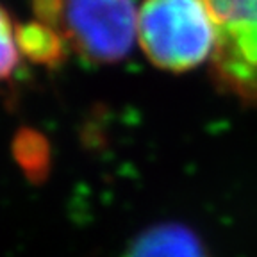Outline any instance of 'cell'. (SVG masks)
Segmentation results:
<instances>
[{"label": "cell", "mask_w": 257, "mask_h": 257, "mask_svg": "<svg viewBox=\"0 0 257 257\" xmlns=\"http://www.w3.org/2000/svg\"><path fill=\"white\" fill-rule=\"evenodd\" d=\"M216 27L211 56L214 86L241 104L257 105V0H204Z\"/></svg>", "instance_id": "obj_2"}, {"label": "cell", "mask_w": 257, "mask_h": 257, "mask_svg": "<svg viewBox=\"0 0 257 257\" xmlns=\"http://www.w3.org/2000/svg\"><path fill=\"white\" fill-rule=\"evenodd\" d=\"M31 4L36 20L52 25L54 29L63 32L64 0H31Z\"/></svg>", "instance_id": "obj_7"}, {"label": "cell", "mask_w": 257, "mask_h": 257, "mask_svg": "<svg viewBox=\"0 0 257 257\" xmlns=\"http://www.w3.org/2000/svg\"><path fill=\"white\" fill-rule=\"evenodd\" d=\"M138 43L156 68L186 73L211 61L216 27L204 0H143Z\"/></svg>", "instance_id": "obj_1"}, {"label": "cell", "mask_w": 257, "mask_h": 257, "mask_svg": "<svg viewBox=\"0 0 257 257\" xmlns=\"http://www.w3.org/2000/svg\"><path fill=\"white\" fill-rule=\"evenodd\" d=\"M127 257H205L198 241L179 227H159L145 232Z\"/></svg>", "instance_id": "obj_5"}, {"label": "cell", "mask_w": 257, "mask_h": 257, "mask_svg": "<svg viewBox=\"0 0 257 257\" xmlns=\"http://www.w3.org/2000/svg\"><path fill=\"white\" fill-rule=\"evenodd\" d=\"M16 31L18 25L8 9L0 4V80H8L20 64L22 54Z\"/></svg>", "instance_id": "obj_6"}, {"label": "cell", "mask_w": 257, "mask_h": 257, "mask_svg": "<svg viewBox=\"0 0 257 257\" xmlns=\"http://www.w3.org/2000/svg\"><path fill=\"white\" fill-rule=\"evenodd\" d=\"M16 36L22 57L47 68L61 66L68 57V50H72L63 32L40 20L18 25Z\"/></svg>", "instance_id": "obj_4"}, {"label": "cell", "mask_w": 257, "mask_h": 257, "mask_svg": "<svg viewBox=\"0 0 257 257\" xmlns=\"http://www.w3.org/2000/svg\"><path fill=\"white\" fill-rule=\"evenodd\" d=\"M63 34L88 63H118L138 41V8L134 0H64Z\"/></svg>", "instance_id": "obj_3"}]
</instances>
